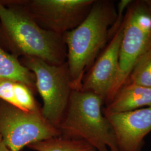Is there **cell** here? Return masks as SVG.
<instances>
[{
    "label": "cell",
    "mask_w": 151,
    "mask_h": 151,
    "mask_svg": "<svg viewBox=\"0 0 151 151\" xmlns=\"http://www.w3.org/2000/svg\"><path fill=\"white\" fill-rule=\"evenodd\" d=\"M0 48L19 58L35 57L50 64L67 62L63 35L40 27L17 0H0Z\"/></svg>",
    "instance_id": "cell-1"
},
{
    "label": "cell",
    "mask_w": 151,
    "mask_h": 151,
    "mask_svg": "<svg viewBox=\"0 0 151 151\" xmlns=\"http://www.w3.org/2000/svg\"><path fill=\"white\" fill-rule=\"evenodd\" d=\"M116 18L113 1L95 0L85 19L63 34L72 90H81L85 76L108 44L109 30Z\"/></svg>",
    "instance_id": "cell-2"
},
{
    "label": "cell",
    "mask_w": 151,
    "mask_h": 151,
    "mask_svg": "<svg viewBox=\"0 0 151 151\" xmlns=\"http://www.w3.org/2000/svg\"><path fill=\"white\" fill-rule=\"evenodd\" d=\"M103 99L72 90L58 130L60 136L83 140L96 151H119L112 126L103 113Z\"/></svg>",
    "instance_id": "cell-3"
},
{
    "label": "cell",
    "mask_w": 151,
    "mask_h": 151,
    "mask_svg": "<svg viewBox=\"0 0 151 151\" xmlns=\"http://www.w3.org/2000/svg\"><path fill=\"white\" fill-rule=\"evenodd\" d=\"M19 60L35 76L37 91L43 101V116L58 129L72 90L67 62L62 65H52L32 57H23Z\"/></svg>",
    "instance_id": "cell-4"
},
{
    "label": "cell",
    "mask_w": 151,
    "mask_h": 151,
    "mask_svg": "<svg viewBox=\"0 0 151 151\" xmlns=\"http://www.w3.org/2000/svg\"><path fill=\"white\" fill-rule=\"evenodd\" d=\"M151 1H132L126 11L118 72L105 106L127 82L136 62L147 48L151 28Z\"/></svg>",
    "instance_id": "cell-5"
},
{
    "label": "cell",
    "mask_w": 151,
    "mask_h": 151,
    "mask_svg": "<svg viewBox=\"0 0 151 151\" xmlns=\"http://www.w3.org/2000/svg\"><path fill=\"white\" fill-rule=\"evenodd\" d=\"M0 135L12 151L41 140L60 136V130L44 118L41 110L27 111L0 100Z\"/></svg>",
    "instance_id": "cell-6"
},
{
    "label": "cell",
    "mask_w": 151,
    "mask_h": 151,
    "mask_svg": "<svg viewBox=\"0 0 151 151\" xmlns=\"http://www.w3.org/2000/svg\"><path fill=\"white\" fill-rule=\"evenodd\" d=\"M44 29L63 35L86 17L95 0H17Z\"/></svg>",
    "instance_id": "cell-7"
},
{
    "label": "cell",
    "mask_w": 151,
    "mask_h": 151,
    "mask_svg": "<svg viewBox=\"0 0 151 151\" xmlns=\"http://www.w3.org/2000/svg\"><path fill=\"white\" fill-rule=\"evenodd\" d=\"M123 30L124 20L118 30L109 40L87 72L82 83L80 90L97 94L103 99L104 104L118 75L119 53Z\"/></svg>",
    "instance_id": "cell-8"
},
{
    "label": "cell",
    "mask_w": 151,
    "mask_h": 151,
    "mask_svg": "<svg viewBox=\"0 0 151 151\" xmlns=\"http://www.w3.org/2000/svg\"><path fill=\"white\" fill-rule=\"evenodd\" d=\"M103 113L111 125L119 151H141L151 132V106L123 113Z\"/></svg>",
    "instance_id": "cell-9"
},
{
    "label": "cell",
    "mask_w": 151,
    "mask_h": 151,
    "mask_svg": "<svg viewBox=\"0 0 151 151\" xmlns=\"http://www.w3.org/2000/svg\"><path fill=\"white\" fill-rule=\"evenodd\" d=\"M151 106V88L127 82L103 109L110 113H123Z\"/></svg>",
    "instance_id": "cell-10"
},
{
    "label": "cell",
    "mask_w": 151,
    "mask_h": 151,
    "mask_svg": "<svg viewBox=\"0 0 151 151\" xmlns=\"http://www.w3.org/2000/svg\"><path fill=\"white\" fill-rule=\"evenodd\" d=\"M35 92L25 84L17 81L0 80V100L27 111L41 110Z\"/></svg>",
    "instance_id": "cell-11"
},
{
    "label": "cell",
    "mask_w": 151,
    "mask_h": 151,
    "mask_svg": "<svg viewBox=\"0 0 151 151\" xmlns=\"http://www.w3.org/2000/svg\"><path fill=\"white\" fill-rule=\"evenodd\" d=\"M0 80L17 81L37 92L34 74L22 65L16 57L0 48Z\"/></svg>",
    "instance_id": "cell-12"
},
{
    "label": "cell",
    "mask_w": 151,
    "mask_h": 151,
    "mask_svg": "<svg viewBox=\"0 0 151 151\" xmlns=\"http://www.w3.org/2000/svg\"><path fill=\"white\" fill-rule=\"evenodd\" d=\"M34 151H95L83 140L71 139L58 136L41 140L27 147Z\"/></svg>",
    "instance_id": "cell-13"
},
{
    "label": "cell",
    "mask_w": 151,
    "mask_h": 151,
    "mask_svg": "<svg viewBox=\"0 0 151 151\" xmlns=\"http://www.w3.org/2000/svg\"><path fill=\"white\" fill-rule=\"evenodd\" d=\"M127 82L151 88V48L136 62Z\"/></svg>",
    "instance_id": "cell-14"
},
{
    "label": "cell",
    "mask_w": 151,
    "mask_h": 151,
    "mask_svg": "<svg viewBox=\"0 0 151 151\" xmlns=\"http://www.w3.org/2000/svg\"><path fill=\"white\" fill-rule=\"evenodd\" d=\"M0 151H12L10 149H9L7 146L5 144V143L2 140L1 143H0Z\"/></svg>",
    "instance_id": "cell-15"
},
{
    "label": "cell",
    "mask_w": 151,
    "mask_h": 151,
    "mask_svg": "<svg viewBox=\"0 0 151 151\" xmlns=\"http://www.w3.org/2000/svg\"><path fill=\"white\" fill-rule=\"evenodd\" d=\"M151 48V30H150V37H149V40H148V47L146 49V50L148 49Z\"/></svg>",
    "instance_id": "cell-16"
},
{
    "label": "cell",
    "mask_w": 151,
    "mask_h": 151,
    "mask_svg": "<svg viewBox=\"0 0 151 151\" xmlns=\"http://www.w3.org/2000/svg\"><path fill=\"white\" fill-rule=\"evenodd\" d=\"M1 34V24H0V35Z\"/></svg>",
    "instance_id": "cell-17"
},
{
    "label": "cell",
    "mask_w": 151,
    "mask_h": 151,
    "mask_svg": "<svg viewBox=\"0 0 151 151\" xmlns=\"http://www.w3.org/2000/svg\"><path fill=\"white\" fill-rule=\"evenodd\" d=\"M2 140V138H1V135H0V143H1Z\"/></svg>",
    "instance_id": "cell-18"
},
{
    "label": "cell",
    "mask_w": 151,
    "mask_h": 151,
    "mask_svg": "<svg viewBox=\"0 0 151 151\" xmlns=\"http://www.w3.org/2000/svg\"></svg>",
    "instance_id": "cell-19"
}]
</instances>
